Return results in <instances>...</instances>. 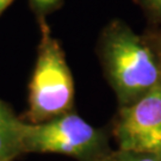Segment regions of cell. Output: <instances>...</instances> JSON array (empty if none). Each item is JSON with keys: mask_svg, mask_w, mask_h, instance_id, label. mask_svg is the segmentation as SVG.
Listing matches in <instances>:
<instances>
[{"mask_svg": "<svg viewBox=\"0 0 161 161\" xmlns=\"http://www.w3.org/2000/svg\"><path fill=\"white\" fill-rule=\"evenodd\" d=\"M100 61L121 106L129 105L161 84V60L147 37L122 20L104 29Z\"/></svg>", "mask_w": 161, "mask_h": 161, "instance_id": "1", "label": "cell"}, {"mask_svg": "<svg viewBox=\"0 0 161 161\" xmlns=\"http://www.w3.org/2000/svg\"><path fill=\"white\" fill-rule=\"evenodd\" d=\"M24 123L0 100V161H14L24 154Z\"/></svg>", "mask_w": 161, "mask_h": 161, "instance_id": "5", "label": "cell"}, {"mask_svg": "<svg viewBox=\"0 0 161 161\" xmlns=\"http://www.w3.org/2000/svg\"><path fill=\"white\" fill-rule=\"evenodd\" d=\"M136 3L154 20L161 23V0H136Z\"/></svg>", "mask_w": 161, "mask_h": 161, "instance_id": "7", "label": "cell"}, {"mask_svg": "<svg viewBox=\"0 0 161 161\" xmlns=\"http://www.w3.org/2000/svg\"><path fill=\"white\" fill-rule=\"evenodd\" d=\"M147 38L152 43V46L154 47V49L156 50V53H158V55H159V58L161 60V29L152 32L149 36H147Z\"/></svg>", "mask_w": 161, "mask_h": 161, "instance_id": "8", "label": "cell"}, {"mask_svg": "<svg viewBox=\"0 0 161 161\" xmlns=\"http://www.w3.org/2000/svg\"><path fill=\"white\" fill-rule=\"evenodd\" d=\"M74 82L58 42L41 20V42L29 86V118L42 123L72 112Z\"/></svg>", "mask_w": 161, "mask_h": 161, "instance_id": "2", "label": "cell"}, {"mask_svg": "<svg viewBox=\"0 0 161 161\" xmlns=\"http://www.w3.org/2000/svg\"><path fill=\"white\" fill-rule=\"evenodd\" d=\"M12 1L13 0H0V13L4 11L5 8H7Z\"/></svg>", "mask_w": 161, "mask_h": 161, "instance_id": "9", "label": "cell"}, {"mask_svg": "<svg viewBox=\"0 0 161 161\" xmlns=\"http://www.w3.org/2000/svg\"><path fill=\"white\" fill-rule=\"evenodd\" d=\"M96 161H161V154L117 149L109 150Z\"/></svg>", "mask_w": 161, "mask_h": 161, "instance_id": "6", "label": "cell"}, {"mask_svg": "<svg viewBox=\"0 0 161 161\" xmlns=\"http://www.w3.org/2000/svg\"><path fill=\"white\" fill-rule=\"evenodd\" d=\"M35 3V5L38 6L40 8H42V6H43V0H32Z\"/></svg>", "mask_w": 161, "mask_h": 161, "instance_id": "10", "label": "cell"}, {"mask_svg": "<svg viewBox=\"0 0 161 161\" xmlns=\"http://www.w3.org/2000/svg\"><path fill=\"white\" fill-rule=\"evenodd\" d=\"M109 150L104 132L73 112L42 123H24V154L54 153L96 161Z\"/></svg>", "mask_w": 161, "mask_h": 161, "instance_id": "3", "label": "cell"}, {"mask_svg": "<svg viewBox=\"0 0 161 161\" xmlns=\"http://www.w3.org/2000/svg\"><path fill=\"white\" fill-rule=\"evenodd\" d=\"M114 136L118 149L161 154V84L119 108Z\"/></svg>", "mask_w": 161, "mask_h": 161, "instance_id": "4", "label": "cell"}]
</instances>
